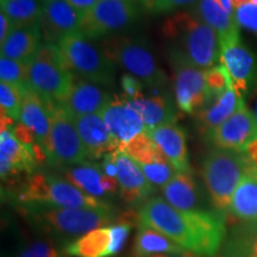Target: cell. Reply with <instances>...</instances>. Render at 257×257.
Instances as JSON below:
<instances>
[{
    "label": "cell",
    "instance_id": "cell-1",
    "mask_svg": "<svg viewBox=\"0 0 257 257\" xmlns=\"http://www.w3.org/2000/svg\"><path fill=\"white\" fill-rule=\"evenodd\" d=\"M137 220L198 257H216L225 244L226 223L218 211H180L165 198L153 197L140 207Z\"/></svg>",
    "mask_w": 257,
    "mask_h": 257
},
{
    "label": "cell",
    "instance_id": "cell-2",
    "mask_svg": "<svg viewBox=\"0 0 257 257\" xmlns=\"http://www.w3.org/2000/svg\"><path fill=\"white\" fill-rule=\"evenodd\" d=\"M28 217L46 232L66 240V244L79 238L89 231L107 226L115 220L113 207L63 208L25 205Z\"/></svg>",
    "mask_w": 257,
    "mask_h": 257
},
{
    "label": "cell",
    "instance_id": "cell-3",
    "mask_svg": "<svg viewBox=\"0 0 257 257\" xmlns=\"http://www.w3.org/2000/svg\"><path fill=\"white\" fill-rule=\"evenodd\" d=\"M163 34L179 41L175 49L195 68L210 69L220 56L217 32L194 14H178L167 19Z\"/></svg>",
    "mask_w": 257,
    "mask_h": 257
},
{
    "label": "cell",
    "instance_id": "cell-4",
    "mask_svg": "<svg viewBox=\"0 0 257 257\" xmlns=\"http://www.w3.org/2000/svg\"><path fill=\"white\" fill-rule=\"evenodd\" d=\"M249 166L250 161L244 152L217 148L204 157L201 175L214 211L224 213L229 210L233 193Z\"/></svg>",
    "mask_w": 257,
    "mask_h": 257
},
{
    "label": "cell",
    "instance_id": "cell-5",
    "mask_svg": "<svg viewBox=\"0 0 257 257\" xmlns=\"http://www.w3.org/2000/svg\"><path fill=\"white\" fill-rule=\"evenodd\" d=\"M24 205L63 208H85L110 206L108 202L88 195L64 178L48 173H34L27 180L18 194Z\"/></svg>",
    "mask_w": 257,
    "mask_h": 257
},
{
    "label": "cell",
    "instance_id": "cell-6",
    "mask_svg": "<svg viewBox=\"0 0 257 257\" xmlns=\"http://www.w3.org/2000/svg\"><path fill=\"white\" fill-rule=\"evenodd\" d=\"M57 46L67 72L99 86L113 83V62L81 32L62 38Z\"/></svg>",
    "mask_w": 257,
    "mask_h": 257
},
{
    "label": "cell",
    "instance_id": "cell-7",
    "mask_svg": "<svg viewBox=\"0 0 257 257\" xmlns=\"http://www.w3.org/2000/svg\"><path fill=\"white\" fill-rule=\"evenodd\" d=\"M50 112V138L46 149L48 159L61 168L86 162L88 153L80 138L72 115L60 105L51 106Z\"/></svg>",
    "mask_w": 257,
    "mask_h": 257
},
{
    "label": "cell",
    "instance_id": "cell-8",
    "mask_svg": "<svg viewBox=\"0 0 257 257\" xmlns=\"http://www.w3.org/2000/svg\"><path fill=\"white\" fill-rule=\"evenodd\" d=\"M138 14L137 4L133 0H99L83 14L80 32L89 40L107 36L130 27Z\"/></svg>",
    "mask_w": 257,
    "mask_h": 257
},
{
    "label": "cell",
    "instance_id": "cell-9",
    "mask_svg": "<svg viewBox=\"0 0 257 257\" xmlns=\"http://www.w3.org/2000/svg\"><path fill=\"white\" fill-rule=\"evenodd\" d=\"M174 70V91L178 107L187 114H194L212 100L205 81V70L195 68L175 48L169 53Z\"/></svg>",
    "mask_w": 257,
    "mask_h": 257
},
{
    "label": "cell",
    "instance_id": "cell-10",
    "mask_svg": "<svg viewBox=\"0 0 257 257\" xmlns=\"http://www.w3.org/2000/svg\"><path fill=\"white\" fill-rule=\"evenodd\" d=\"M131 226L121 221L98 227L64 244V252L74 257H113L124 249Z\"/></svg>",
    "mask_w": 257,
    "mask_h": 257
},
{
    "label": "cell",
    "instance_id": "cell-11",
    "mask_svg": "<svg viewBox=\"0 0 257 257\" xmlns=\"http://www.w3.org/2000/svg\"><path fill=\"white\" fill-rule=\"evenodd\" d=\"M113 55L123 68L149 87L166 85V74L161 70L147 44L140 41L124 40L114 48Z\"/></svg>",
    "mask_w": 257,
    "mask_h": 257
},
{
    "label": "cell",
    "instance_id": "cell-12",
    "mask_svg": "<svg viewBox=\"0 0 257 257\" xmlns=\"http://www.w3.org/2000/svg\"><path fill=\"white\" fill-rule=\"evenodd\" d=\"M219 149L243 153L246 147L257 140V120L255 113L246 107L243 98L231 117L208 135Z\"/></svg>",
    "mask_w": 257,
    "mask_h": 257
},
{
    "label": "cell",
    "instance_id": "cell-13",
    "mask_svg": "<svg viewBox=\"0 0 257 257\" xmlns=\"http://www.w3.org/2000/svg\"><path fill=\"white\" fill-rule=\"evenodd\" d=\"M74 82V75L61 67L31 61L29 66V86L44 101L62 105Z\"/></svg>",
    "mask_w": 257,
    "mask_h": 257
},
{
    "label": "cell",
    "instance_id": "cell-14",
    "mask_svg": "<svg viewBox=\"0 0 257 257\" xmlns=\"http://www.w3.org/2000/svg\"><path fill=\"white\" fill-rule=\"evenodd\" d=\"M83 14L67 0H42L41 31L49 43L57 44L62 38L81 30Z\"/></svg>",
    "mask_w": 257,
    "mask_h": 257
},
{
    "label": "cell",
    "instance_id": "cell-15",
    "mask_svg": "<svg viewBox=\"0 0 257 257\" xmlns=\"http://www.w3.org/2000/svg\"><path fill=\"white\" fill-rule=\"evenodd\" d=\"M113 157L120 198L127 204L146 202L150 199V195L155 192V187L148 181L137 162L120 150L113 152Z\"/></svg>",
    "mask_w": 257,
    "mask_h": 257
},
{
    "label": "cell",
    "instance_id": "cell-16",
    "mask_svg": "<svg viewBox=\"0 0 257 257\" xmlns=\"http://www.w3.org/2000/svg\"><path fill=\"white\" fill-rule=\"evenodd\" d=\"M89 159L96 160L119 150V146L112 137L110 128L100 113L73 117Z\"/></svg>",
    "mask_w": 257,
    "mask_h": 257
},
{
    "label": "cell",
    "instance_id": "cell-17",
    "mask_svg": "<svg viewBox=\"0 0 257 257\" xmlns=\"http://www.w3.org/2000/svg\"><path fill=\"white\" fill-rule=\"evenodd\" d=\"M111 101V95L99 85L74 79L69 94L61 106L72 117H78L100 113Z\"/></svg>",
    "mask_w": 257,
    "mask_h": 257
},
{
    "label": "cell",
    "instance_id": "cell-18",
    "mask_svg": "<svg viewBox=\"0 0 257 257\" xmlns=\"http://www.w3.org/2000/svg\"><path fill=\"white\" fill-rule=\"evenodd\" d=\"M100 114L110 128L112 137L119 146V149L137 135L144 133L143 120L127 100L111 101Z\"/></svg>",
    "mask_w": 257,
    "mask_h": 257
},
{
    "label": "cell",
    "instance_id": "cell-19",
    "mask_svg": "<svg viewBox=\"0 0 257 257\" xmlns=\"http://www.w3.org/2000/svg\"><path fill=\"white\" fill-rule=\"evenodd\" d=\"M220 62L230 74L233 89L242 98L243 93L248 91L255 69L252 54L240 40L234 41L220 48Z\"/></svg>",
    "mask_w": 257,
    "mask_h": 257
},
{
    "label": "cell",
    "instance_id": "cell-20",
    "mask_svg": "<svg viewBox=\"0 0 257 257\" xmlns=\"http://www.w3.org/2000/svg\"><path fill=\"white\" fill-rule=\"evenodd\" d=\"M161 152L178 172H191L184 130L174 124H163L147 131Z\"/></svg>",
    "mask_w": 257,
    "mask_h": 257
},
{
    "label": "cell",
    "instance_id": "cell-21",
    "mask_svg": "<svg viewBox=\"0 0 257 257\" xmlns=\"http://www.w3.org/2000/svg\"><path fill=\"white\" fill-rule=\"evenodd\" d=\"M193 14L217 32L220 48L240 40L239 25L234 16L225 11L218 0H199L193 9Z\"/></svg>",
    "mask_w": 257,
    "mask_h": 257
},
{
    "label": "cell",
    "instance_id": "cell-22",
    "mask_svg": "<svg viewBox=\"0 0 257 257\" xmlns=\"http://www.w3.org/2000/svg\"><path fill=\"white\" fill-rule=\"evenodd\" d=\"M36 166L30 148L19 142L11 130L0 133V173L3 180L19 172L32 173Z\"/></svg>",
    "mask_w": 257,
    "mask_h": 257
},
{
    "label": "cell",
    "instance_id": "cell-23",
    "mask_svg": "<svg viewBox=\"0 0 257 257\" xmlns=\"http://www.w3.org/2000/svg\"><path fill=\"white\" fill-rule=\"evenodd\" d=\"M163 197L173 207L180 211H199L202 208L201 189L192 172H178L162 188Z\"/></svg>",
    "mask_w": 257,
    "mask_h": 257
},
{
    "label": "cell",
    "instance_id": "cell-24",
    "mask_svg": "<svg viewBox=\"0 0 257 257\" xmlns=\"http://www.w3.org/2000/svg\"><path fill=\"white\" fill-rule=\"evenodd\" d=\"M28 125L36 134L38 143L46 150L49 144L51 128V112L47 104L34 89L29 87L25 94L23 107H22L21 120Z\"/></svg>",
    "mask_w": 257,
    "mask_h": 257
},
{
    "label": "cell",
    "instance_id": "cell-25",
    "mask_svg": "<svg viewBox=\"0 0 257 257\" xmlns=\"http://www.w3.org/2000/svg\"><path fill=\"white\" fill-rule=\"evenodd\" d=\"M127 102L140 114L146 133L160 125L175 123L176 110L169 98L161 95L144 98L141 95L134 99H127Z\"/></svg>",
    "mask_w": 257,
    "mask_h": 257
},
{
    "label": "cell",
    "instance_id": "cell-26",
    "mask_svg": "<svg viewBox=\"0 0 257 257\" xmlns=\"http://www.w3.org/2000/svg\"><path fill=\"white\" fill-rule=\"evenodd\" d=\"M41 25L25 28H14L11 34L0 46L2 56L8 59L30 63L41 46Z\"/></svg>",
    "mask_w": 257,
    "mask_h": 257
},
{
    "label": "cell",
    "instance_id": "cell-27",
    "mask_svg": "<svg viewBox=\"0 0 257 257\" xmlns=\"http://www.w3.org/2000/svg\"><path fill=\"white\" fill-rule=\"evenodd\" d=\"M188 253L184 248L159 231L140 224L133 245V257L154 255H182Z\"/></svg>",
    "mask_w": 257,
    "mask_h": 257
},
{
    "label": "cell",
    "instance_id": "cell-28",
    "mask_svg": "<svg viewBox=\"0 0 257 257\" xmlns=\"http://www.w3.org/2000/svg\"><path fill=\"white\" fill-rule=\"evenodd\" d=\"M230 214L244 223L257 221V178L246 172L231 199Z\"/></svg>",
    "mask_w": 257,
    "mask_h": 257
},
{
    "label": "cell",
    "instance_id": "cell-29",
    "mask_svg": "<svg viewBox=\"0 0 257 257\" xmlns=\"http://www.w3.org/2000/svg\"><path fill=\"white\" fill-rule=\"evenodd\" d=\"M61 170L67 181L88 195L98 199L107 197L102 189L104 172L100 165L86 161L80 165L63 167Z\"/></svg>",
    "mask_w": 257,
    "mask_h": 257
},
{
    "label": "cell",
    "instance_id": "cell-30",
    "mask_svg": "<svg viewBox=\"0 0 257 257\" xmlns=\"http://www.w3.org/2000/svg\"><path fill=\"white\" fill-rule=\"evenodd\" d=\"M240 96H238L233 88H229L226 92L214 99L213 104L207 107H202L198 112V120L202 128L210 135L212 131L224 123L227 118L234 113L238 107Z\"/></svg>",
    "mask_w": 257,
    "mask_h": 257
},
{
    "label": "cell",
    "instance_id": "cell-31",
    "mask_svg": "<svg viewBox=\"0 0 257 257\" xmlns=\"http://www.w3.org/2000/svg\"><path fill=\"white\" fill-rule=\"evenodd\" d=\"M0 9L8 16L14 28H25L41 23L40 0H0Z\"/></svg>",
    "mask_w": 257,
    "mask_h": 257
},
{
    "label": "cell",
    "instance_id": "cell-32",
    "mask_svg": "<svg viewBox=\"0 0 257 257\" xmlns=\"http://www.w3.org/2000/svg\"><path fill=\"white\" fill-rule=\"evenodd\" d=\"M119 150L130 156L138 165H149V163L159 162V161H168L165 154L161 152L160 148L146 131L134 137Z\"/></svg>",
    "mask_w": 257,
    "mask_h": 257
},
{
    "label": "cell",
    "instance_id": "cell-33",
    "mask_svg": "<svg viewBox=\"0 0 257 257\" xmlns=\"http://www.w3.org/2000/svg\"><path fill=\"white\" fill-rule=\"evenodd\" d=\"M225 250L243 257H257V221L240 227L224 244Z\"/></svg>",
    "mask_w": 257,
    "mask_h": 257
},
{
    "label": "cell",
    "instance_id": "cell-34",
    "mask_svg": "<svg viewBox=\"0 0 257 257\" xmlns=\"http://www.w3.org/2000/svg\"><path fill=\"white\" fill-rule=\"evenodd\" d=\"M29 87L16 85V83L0 82V105L2 112L15 120H21L22 107L25 94Z\"/></svg>",
    "mask_w": 257,
    "mask_h": 257
},
{
    "label": "cell",
    "instance_id": "cell-35",
    "mask_svg": "<svg viewBox=\"0 0 257 257\" xmlns=\"http://www.w3.org/2000/svg\"><path fill=\"white\" fill-rule=\"evenodd\" d=\"M29 66L30 63L2 56L0 57V81L30 87L29 86Z\"/></svg>",
    "mask_w": 257,
    "mask_h": 257
},
{
    "label": "cell",
    "instance_id": "cell-36",
    "mask_svg": "<svg viewBox=\"0 0 257 257\" xmlns=\"http://www.w3.org/2000/svg\"><path fill=\"white\" fill-rule=\"evenodd\" d=\"M138 165V163H137ZM142 169L143 174L146 175L148 181L154 186H159L163 188L168 182L174 178L178 170L173 167L169 161H159L149 165H138Z\"/></svg>",
    "mask_w": 257,
    "mask_h": 257
},
{
    "label": "cell",
    "instance_id": "cell-37",
    "mask_svg": "<svg viewBox=\"0 0 257 257\" xmlns=\"http://www.w3.org/2000/svg\"><path fill=\"white\" fill-rule=\"evenodd\" d=\"M205 81H206L207 89L210 92L212 100L220 96L229 88H233L230 74L227 73L223 64L205 70Z\"/></svg>",
    "mask_w": 257,
    "mask_h": 257
},
{
    "label": "cell",
    "instance_id": "cell-38",
    "mask_svg": "<svg viewBox=\"0 0 257 257\" xmlns=\"http://www.w3.org/2000/svg\"><path fill=\"white\" fill-rule=\"evenodd\" d=\"M32 61H37V62H43L51 64V66H56L63 68L62 57H61V53L59 49V46L55 43H41L38 49L32 57Z\"/></svg>",
    "mask_w": 257,
    "mask_h": 257
},
{
    "label": "cell",
    "instance_id": "cell-39",
    "mask_svg": "<svg viewBox=\"0 0 257 257\" xmlns=\"http://www.w3.org/2000/svg\"><path fill=\"white\" fill-rule=\"evenodd\" d=\"M16 257H61V252L47 240H38L25 246Z\"/></svg>",
    "mask_w": 257,
    "mask_h": 257
},
{
    "label": "cell",
    "instance_id": "cell-40",
    "mask_svg": "<svg viewBox=\"0 0 257 257\" xmlns=\"http://www.w3.org/2000/svg\"><path fill=\"white\" fill-rule=\"evenodd\" d=\"M234 19L240 27L257 34V6L246 4L234 10Z\"/></svg>",
    "mask_w": 257,
    "mask_h": 257
},
{
    "label": "cell",
    "instance_id": "cell-41",
    "mask_svg": "<svg viewBox=\"0 0 257 257\" xmlns=\"http://www.w3.org/2000/svg\"><path fill=\"white\" fill-rule=\"evenodd\" d=\"M199 0H157V3L154 6L153 12L157 14H165V12H172L174 10L191 6Z\"/></svg>",
    "mask_w": 257,
    "mask_h": 257
},
{
    "label": "cell",
    "instance_id": "cell-42",
    "mask_svg": "<svg viewBox=\"0 0 257 257\" xmlns=\"http://www.w3.org/2000/svg\"><path fill=\"white\" fill-rule=\"evenodd\" d=\"M11 131L14 133L16 138H17L19 142H21L22 144H24V146L31 147V146H34L36 142H38L36 134H35L34 131H32L31 128L28 126V125L22 123V121L16 123L15 127L12 128Z\"/></svg>",
    "mask_w": 257,
    "mask_h": 257
},
{
    "label": "cell",
    "instance_id": "cell-43",
    "mask_svg": "<svg viewBox=\"0 0 257 257\" xmlns=\"http://www.w3.org/2000/svg\"><path fill=\"white\" fill-rule=\"evenodd\" d=\"M121 88L126 93L128 99H134L137 98V96H141L142 83L140 82V80L133 75H124L121 78Z\"/></svg>",
    "mask_w": 257,
    "mask_h": 257
},
{
    "label": "cell",
    "instance_id": "cell-44",
    "mask_svg": "<svg viewBox=\"0 0 257 257\" xmlns=\"http://www.w3.org/2000/svg\"><path fill=\"white\" fill-rule=\"evenodd\" d=\"M14 25L5 14H0V43H4L9 35L11 34Z\"/></svg>",
    "mask_w": 257,
    "mask_h": 257
},
{
    "label": "cell",
    "instance_id": "cell-45",
    "mask_svg": "<svg viewBox=\"0 0 257 257\" xmlns=\"http://www.w3.org/2000/svg\"><path fill=\"white\" fill-rule=\"evenodd\" d=\"M74 9L78 10L81 14H86L94 6L99 0H67Z\"/></svg>",
    "mask_w": 257,
    "mask_h": 257
},
{
    "label": "cell",
    "instance_id": "cell-46",
    "mask_svg": "<svg viewBox=\"0 0 257 257\" xmlns=\"http://www.w3.org/2000/svg\"><path fill=\"white\" fill-rule=\"evenodd\" d=\"M245 155L248 157L250 163H251L252 166L257 167V140L253 141L252 143H250L248 147H246L245 149Z\"/></svg>",
    "mask_w": 257,
    "mask_h": 257
},
{
    "label": "cell",
    "instance_id": "cell-47",
    "mask_svg": "<svg viewBox=\"0 0 257 257\" xmlns=\"http://www.w3.org/2000/svg\"><path fill=\"white\" fill-rule=\"evenodd\" d=\"M133 2L136 3L137 5L142 6V8L148 10V11H153L154 6H155L157 0H133Z\"/></svg>",
    "mask_w": 257,
    "mask_h": 257
},
{
    "label": "cell",
    "instance_id": "cell-48",
    "mask_svg": "<svg viewBox=\"0 0 257 257\" xmlns=\"http://www.w3.org/2000/svg\"><path fill=\"white\" fill-rule=\"evenodd\" d=\"M251 3H252V0H232V6L234 10H237L246 4H251Z\"/></svg>",
    "mask_w": 257,
    "mask_h": 257
},
{
    "label": "cell",
    "instance_id": "cell-49",
    "mask_svg": "<svg viewBox=\"0 0 257 257\" xmlns=\"http://www.w3.org/2000/svg\"><path fill=\"white\" fill-rule=\"evenodd\" d=\"M216 257H243V256H240V255H238V253H236V252L229 251V250L223 249V251H221L220 255H219V253H218Z\"/></svg>",
    "mask_w": 257,
    "mask_h": 257
},
{
    "label": "cell",
    "instance_id": "cell-50",
    "mask_svg": "<svg viewBox=\"0 0 257 257\" xmlns=\"http://www.w3.org/2000/svg\"><path fill=\"white\" fill-rule=\"evenodd\" d=\"M150 257H198V256L188 252V253H182V255H154Z\"/></svg>",
    "mask_w": 257,
    "mask_h": 257
},
{
    "label": "cell",
    "instance_id": "cell-51",
    "mask_svg": "<svg viewBox=\"0 0 257 257\" xmlns=\"http://www.w3.org/2000/svg\"><path fill=\"white\" fill-rule=\"evenodd\" d=\"M246 172H249V173H251V174H253L257 178V167H255V166H252L251 163H250V166H249V168H248V170H246Z\"/></svg>",
    "mask_w": 257,
    "mask_h": 257
},
{
    "label": "cell",
    "instance_id": "cell-52",
    "mask_svg": "<svg viewBox=\"0 0 257 257\" xmlns=\"http://www.w3.org/2000/svg\"><path fill=\"white\" fill-rule=\"evenodd\" d=\"M255 117H256V120H257V98H256V105H255Z\"/></svg>",
    "mask_w": 257,
    "mask_h": 257
}]
</instances>
